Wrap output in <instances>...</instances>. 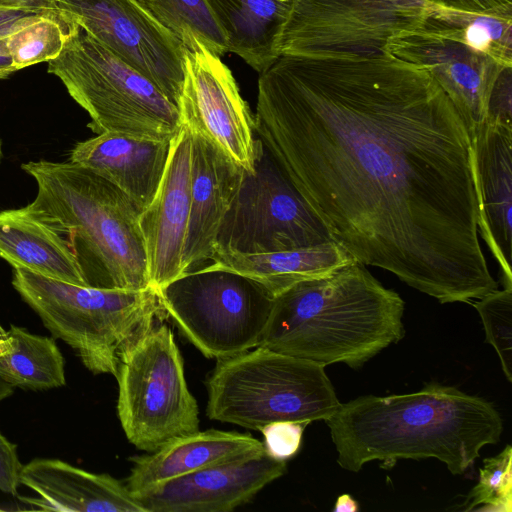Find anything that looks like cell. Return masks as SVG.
I'll use <instances>...</instances> for the list:
<instances>
[{
  "mask_svg": "<svg viewBox=\"0 0 512 512\" xmlns=\"http://www.w3.org/2000/svg\"><path fill=\"white\" fill-rule=\"evenodd\" d=\"M192 134L190 215L182 274L200 269L210 261L220 225L245 172L209 140Z\"/></svg>",
  "mask_w": 512,
  "mask_h": 512,
  "instance_id": "obj_18",
  "label": "cell"
},
{
  "mask_svg": "<svg viewBox=\"0 0 512 512\" xmlns=\"http://www.w3.org/2000/svg\"><path fill=\"white\" fill-rule=\"evenodd\" d=\"M67 34L68 22L56 11L32 12L15 21L6 36L15 69L56 58Z\"/></svg>",
  "mask_w": 512,
  "mask_h": 512,
  "instance_id": "obj_28",
  "label": "cell"
},
{
  "mask_svg": "<svg viewBox=\"0 0 512 512\" xmlns=\"http://www.w3.org/2000/svg\"><path fill=\"white\" fill-rule=\"evenodd\" d=\"M306 422L278 421L263 426L264 448L274 459L287 461L295 456L302 443Z\"/></svg>",
  "mask_w": 512,
  "mask_h": 512,
  "instance_id": "obj_31",
  "label": "cell"
},
{
  "mask_svg": "<svg viewBox=\"0 0 512 512\" xmlns=\"http://www.w3.org/2000/svg\"><path fill=\"white\" fill-rule=\"evenodd\" d=\"M193 134L185 125L171 141L167 165L149 205L139 214L149 285L158 290L182 275L190 215Z\"/></svg>",
  "mask_w": 512,
  "mask_h": 512,
  "instance_id": "obj_16",
  "label": "cell"
},
{
  "mask_svg": "<svg viewBox=\"0 0 512 512\" xmlns=\"http://www.w3.org/2000/svg\"><path fill=\"white\" fill-rule=\"evenodd\" d=\"M385 51L429 71L461 115L474 142L493 86L507 67L464 44L420 30L391 37Z\"/></svg>",
  "mask_w": 512,
  "mask_h": 512,
  "instance_id": "obj_14",
  "label": "cell"
},
{
  "mask_svg": "<svg viewBox=\"0 0 512 512\" xmlns=\"http://www.w3.org/2000/svg\"><path fill=\"white\" fill-rule=\"evenodd\" d=\"M359 504L349 494L340 495L334 505V512H357Z\"/></svg>",
  "mask_w": 512,
  "mask_h": 512,
  "instance_id": "obj_38",
  "label": "cell"
},
{
  "mask_svg": "<svg viewBox=\"0 0 512 512\" xmlns=\"http://www.w3.org/2000/svg\"><path fill=\"white\" fill-rule=\"evenodd\" d=\"M259 74L257 138L355 262L442 304L498 289L474 142L425 67L386 51L280 55Z\"/></svg>",
  "mask_w": 512,
  "mask_h": 512,
  "instance_id": "obj_1",
  "label": "cell"
},
{
  "mask_svg": "<svg viewBox=\"0 0 512 512\" xmlns=\"http://www.w3.org/2000/svg\"><path fill=\"white\" fill-rule=\"evenodd\" d=\"M330 241L327 229L257 138L254 172H244L215 250L259 254Z\"/></svg>",
  "mask_w": 512,
  "mask_h": 512,
  "instance_id": "obj_11",
  "label": "cell"
},
{
  "mask_svg": "<svg viewBox=\"0 0 512 512\" xmlns=\"http://www.w3.org/2000/svg\"><path fill=\"white\" fill-rule=\"evenodd\" d=\"M141 1H144V0H141Z\"/></svg>",
  "mask_w": 512,
  "mask_h": 512,
  "instance_id": "obj_45",
  "label": "cell"
},
{
  "mask_svg": "<svg viewBox=\"0 0 512 512\" xmlns=\"http://www.w3.org/2000/svg\"><path fill=\"white\" fill-rule=\"evenodd\" d=\"M0 7H15V8H18L13 3H11L9 0H0Z\"/></svg>",
  "mask_w": 512,
  "mask_h": 512,
  "instance_id": "obj_41",
  "label": "cell"
},
{
  "mask_svg": "<svg viewBox=\"0 0 512 512\" xmlns=\"http://www.w3.org/2000/svg\"><path fill=\"white\" fill-rule=\"evenodd\" d=\"M12 285L54 338L93 374H117L121 350L162 308L153 288L132 291L77 285L14 268Z\"/></svg>",
  "mask_w": 512,
  "mask_h": 512,
  "instance_id": "obj_5",
  "label": "cell"
},
{
  "mask_svg": "<svg viewBox=\"0 0 512 512\" xmlns=\"http://www.w3.org/2000/svg\"><path fill=\"white\" fill-rule=\"evenodd\" d=\"M431 5L398 0H291L276 52L302 57L379 54L391 37L420 29Z\"/></svg>",
  "mask_w": 512,
  "mask_h": 512,
  "instance_id": "obj_10",
  "label": "cell"
},
{
  "mask_svg": "<svg viewBox=\"0 0 512 512\" xmlns=\"http://www.w3.org/2000/svg\"><path fill=\"white\" fill-rule=\"evenodd\" d=\"M410 4H416V5H427L429 2L426 0H398Z\"/></svg>",
  "mask_w": 512,
  "mask_h": 512,
  "instance_id": "obj_40",
  "label": "cell"
},
{
  "mask_svg": "<svg viewBox=\"0 0 512 512\" xmlns=\"http://www.w3.org/2000/svg\"><path fill=\"white\" fill-rule=\"evenodd\" d=\"M6 333V330L3 328V326L0 324V336H4Z\"/></svg>",
  "mask_w": 512,
  "mask_h": 512,
  "instance_id": "obj_43",
  "label": "cell"
},
{
  "mask_svg": "<svg viewBox=\"0 0 512 512\" xmlns=\"http://www.w3.org/2000/svg\"><path fill=\"white\" fill-rule=\"evenodd\" d=\"M153 16L183 45L201 42L221 57L229 52L226 35L206 0H144Z\"/></svg>",
  "mask_w": 512,
  "mask_h": 512,
  "instance_id": "obj_27",
  "label": "cell"
},
{
  "mask_svg": "<svg viewBox=\"0 0 512 512\" xmlns=\"http://www.w3.org/2000/svg\"><path fill=\"white\" fill-rule=\"evenodd\" d=\"M2 156H3V151H2V140H1V137H0V163H1V160H2Z\"/></svg>",
  "mask_w": 512,
  "mask_h": 512,
  "instance_id": "obj_42",
  "label": "cell"
},
{
  "mask_svg": "<svg viewBox=\"0 0 512 512\" xmlns=\"http://www.w3.org/2000/svg\"><path fill=\"white\" fill-rule=\"evenodd\" d=\"M266 450L161 482L135 494L146 512H228L286 472Z\"/></svg>",
  "mask_w": 512,
  "mask_h": 512,
  "instance_id": "obj_15",
  "label": "cell"
},
{
  "mask_svg": "<svg viewBox=\"0 0 512 512\" xmlns=\"http://www.w3.org/2000/svg\"><path fill=\"white\" fill-rule=\"evenodd\" d=\"M22 10L31 12L56 11L55 0H9ZM57 12V11H56Z\"/></svg>",
  "mask_w": 512,
  "mask_h": 512,
  "instance_id": "obj_36",
  "label": "cell"
},
{
  "mask_svg": "<svg viewBox=\"0 0 512 512\" xmlns=\"http://www.w3.org/2000/svg\"><path fill=\"white\" fill-rule=\"evenodd\" d=\"M221 25L229 52L261 73L279 56L276 40L291 0H206Z\"/></svg>",
  "mask_w": 512,
  "mask_h": 512,
  "instance_id": "obj_24",
  "label": "cell"
},
{
  "mask_svg": "<svg viewBox=\"0 0 512 512\" xmlns=\"http://www.w3.org/2000/svg\"><path fill=\"white\" fill-rule=\"evenodd\" d=\"M13 392H14V387L11 386L10 384H8L7 382H5L0 377V402H2L4 399L11 396L13 394Z\"/></svg>",
  "mask_w": 512,
  "mask_h": 512,
  "instance_id": "obj_39",
  "label": "cell"
},
{
  "mask_svg": "<svg viewBox=\"0 0 512 512\" xmlns=\"http://www.w3.org/2000/svg\"><path fill=\"white\" fill-rule=\"evenodd\" d=\"M477 485L463 503L464 511L512 510V448L507 445L498 455L486 458Z\"/></svg>",
  "mask_w": 512,
  "mask_h": 512,
  "instance_id": "obj_29",
  "label": "cell"
},
{
  "mask_svg": "<svg viewBox=\"0 0 512 512\" xmlns=\"http://www.w3.org/2000/svg\"><path fill=\"white\" fill-rule=\"evenodd\" d=\"M265 450L251 434L210 429L175 437L157 450L131 457L125 484L135 495L161 482Z\"/></svg>",
  "mask_w": 512,
  "mask_h": 512,
  "instance_id": "obj_21",
  "label": "cell"
},
{
  "mask_svg": "<svg viewBox=\"0 0 512 512\" xmlns=\"http://www.w3.org/2000/svg\"><path fill=\"white\" fill-rule=\"evenodd\" d=\"M177 108L181 125L209 140L247 173L254 172V115L229 67L199 41L192 49L184 48Z\"/></svg>",
  "mask_w": 512,
  "mask_h": 512,
  "instance_id": "obj_13",
  "label": "cell"
},
{
  "mask_svg": "<svg viewBox=\"0 0 512 512\" xmlns=\"http://www.w3.org/2000/svg\"><path fill=\"white\" fill-rule=\"evenodd\" d=\"M171 141L106 132L78 142L71 150L69 161L112 183L141 213L159 187Z\"/></svg>",
  "mask_w": 512,
  "mask_h": 512,
  "instance_id": "obj_20",
  "label": "cell"
},
{
  "mask_svg": "<svg viewBox=\"0 0 512 512\" xmlns=\"http://www.w3.org/2000/svg\"><path fill=\"white\" fill-rule=\"evenodd\" d=\"M0 377L24 390L58 388L66 384L65 361L54 338L12 325L0 336Z\"/></svg>",
  "mask_w": 512,
  "mask_h": 512,
  "instance_id": "obj_25",
  "label": "cell"
},
{
  "mask_svg": "<svg viewBox=\"0 0 512 512\" xmlns=\"http://www.w3.org/2000/svg\"><path fill=\"white\" fill-rule=\"evenodd\" d=\"M0 258L14 268L87 286L68 241L27 206L0 211Z\"/></svg>",
  "mask_w": 512,
  "mask_h": 512,
  "instance_id": "obj_22",
  "label": "cell"
},
{
  "mask_svg": "<svg viewBox=\"0 0 512 512\" xmlns=\"http://www.w3.org/2000/svg\"><path fill=\"white\" fill-rule=\"evenodd\" d=\"M163 312L207 358L260 345L274 297L260 283L204 266L156 290Z\"/></svg>",
  "mask_w": 512,
  "mask_h": 512,
  "instance_id": "obj_9",
  "label": "cell"
},
{
  "mask_svg": "<svg viewBox=\"0 0 512 512\" xmlns=\"http://www.w3.org/2000/svg\"><path fill=\"white\" fill-rule=\"evenodd\" d=\"M486 333V342L496 350L503 372L512 382V288L495 290L473 303Z\"/></svg>",
  "mask_w": 512,
  "mask_h": 512,
  "instance_id": "obj_30",
  "label": "cell"
},
{
  "mask_svg": "<svg viewBox=\"0 0 512 512\" xmlns=\"http://www.w3.org/2000/svg\"><path fill=\"white\" fill-rule=\"evenodd\" d=\"M435 5L467 12H512V0H426Z\"/></svg>",
  "mask_w": 512,
  "mask_h": 512,
  "instance_id": "obj_34",
  "label": "cell"
},
{
  "mask_svg": "<svg viewBox=\"0 0 512 512\" xmlns=\"http://www.w3.org/2000/svg\"><path fill=\"white\" fill-rule=\"evenodd\" d=\"M20 484L39 496L22 499L33 510L146 512L125 483L59 459L36 458L23 465Z\"/></svg>",
  "mask_w": 512,
  "mask_h": 512,
  "instance_id": "obj_19",
  "label": "cell"
},
{
  "mask_svg": "<svg viewBox=\"0 0 512 512\" xmlns=\"http://www.w3.org/2000/svg\"><path fill=\"white\" fill-rule=\"evenodd\" d=\"M403 312L399 294L352 262L275 296L259 346L356 369L403 338Z\"/></svg>",
  "mask_w": 512,
  "mask_h": 512,
  "instance_id": "obj_3",
  "label": "cell"
},
{
  "mask_svg": "<svg viewBox=\"0 0 512 512\" xmlns=\"http://www.w3.org/2000/svg\"><path fill=\"white\" fill-rule=\"evenodd\" d=\"M21 167L37 184L27 208L68 241L87 286L151 288L140 213L121 190L70 161H29Z\"/></svg>",
  "mask_w": 512,
  "mask_h": 512,
  "instance_id": "obj_4",
  "label": "cell"
},
{
  "mask_svg": "<svg viewBox=\"0 0 512 512\" xmlns=\"http://www.w3.org/2000/svg\"><path fill=\"white\" fill-rule=\"evenodd\" d=\"M117 412L136 448L153 452L199 430V409L170 327L152 322L120 352Z\"/></svg>",
  "mask_w": 512,
  "mask_h": 512,
  "instance_id": "obj_8",
  "label": "cell"
},
{
  "mask_svg": "<svg viewBox=\"0 0 512 512\" xmlns=\"http://www.w3.org/2000/svg\"><path fill=\"white\" fill-rule=\"evenodd\" d=\"M210 261L205 266L232 271L253 279L264 286L273 297L297 283L324 277L355 262L334 241L259 254L215 250Z\"/></svg>",
  "mask_w": 512,
  "mask_h": 512,
  "instance_id": "obj_23",
  "label": "cell"
},
{
  "mask_svg": "<svg viewBox=\"0 0 512 512\" xmlns=\"http://www.w3.org/2000/svg\"><path fill=\"white\" fill-rule=\"evenodd\" d=\"M418 30L464 44L512 67V12H467L432 3Z\"/></svg>",
  "mask_w": 512,
  "mask_h": 512,
  "instance_id": "obj_26",
  "label": "cell"
},
{
  "mask_svg": "<svg viewBox=\"0 0 512 512\" xmlns=\"http://www.w3.org/2000/svg\"><path fill=\"white\" fill-rule=\"evenodd\" d=\"M325 421L337 463L352 472L373 460L386 467L398 459L436 458L453 475L463 474L503 430L492 403L434 382L409 394L360 396Z\"/></svg>",
  "mask_w": 512,
  "mask_h": 512,
  "instance_id": "obj_2",
  "label": "cell"
},
{
  "mask_svg": "<svg viewBox=\"0 0 512 512\" xmlns=\"http://www.w3.org/2000/svg\"><path fill=\"white\" fill-rule=\"evenodd\" d=\"M67 22L64 48L47 71L88 113L87 127L96 134L172 140L181 128L177 106L80 25Z\"/></svg>",
  "mask_w": 512,
  "mask_h": 512,
  "instance_id": "obj_7",
  "label": "cell"
},
{
  "mask_svg": "<svg viewBox=\"0 0 512 512\" xmlns=\"http://www.w3.org/2000/svg\"><path fill=\"white\" fill-rule=\"evenodd\" d=\"M206 388L209 419L252 430L326 420L341 404L324 366L263 346L218 359Z\"/></svg>",
  "mask_w": 512,
  "mask_h": 512,
  "instance_id": "obj_6",
  "label": "cell"
},
{
  "mask_svg": "<svg viewBox=\"0 0 512 512\" xmlns=\"http://www.w3.org/2000/svg\"><path fill=\"white\" fill-rule=\"evenodd\" d=\"M8 29L0 31V80L8 78L17 71L7 47L6 36Z\"/></svg>",
  "mask_w": 512,
  "mask_h": 512,
  "instance_id": "obj_35",
  "label": "cell"
},
{
  "mask_svg": "<svg viewBox=\"0 0 512 512\" xmlns=\"http://www.w3.org/2000/svg\"><path fill=\"white\" fill-rule=\"evenodd\" d=\"M55 6L177 106L184 47L141 0H55Z\"/></svg>",
  "mask_w": 512,
  "mask_h": 512,
  "instance_id": "obj_12",
  "label": "cell"
},
{
  "mask_svg": "<svg viewBox=\"0 0 512 512\" xmlns=\"http://www.w3.org/2000/svg\"><path fill=\"white\" fill-rule=\"evenodd\" d=\"M32 13L15 7H0V31L10 28L15 21Z\"/></svg>",
  "mask_w": 512,
  "mask_h": 512,
  "instance_id": "obj_37",
  "label": "cell"
},
{
  "mask_svg": "<svg viewBox=\"0 0 512 512\" xmlns=\"http://www.w3.org/2000/svg\"><path fill=\"white\" fill-rule=\"evenodd\" d=\"M479 233L512 288V127L483 121L474 137Z\"/></svg>",
  "mask_w": 512,
  "mask_h": 512,
  "instance_id": "obj_17",
  "label": "cell"
},
{
  "mask_svg": "<svg viewBox=\"0 0 512 512\" xmlns=\"http://www.w3.org/2000/svg\"><path fill=\"white\" fill-rule=\"evenodd\" d=\"M23 464L20 462L16 445L0 432V490L15 495L20 485Z\"/></svg>",
  "mask_w": 512,
  "mask_h": 512,
  "instance_id": "obj_33",
  "label": "cell"
},
{
  "mask_svg": "<svg viewBox=\"0 0 512 512\" xmlns=\"http://www.w3.org/2000/svg\"><path fill=\"white\" fill-rule=\"evenodd\" d=\"M0 510H3L2 508H0Z\"/></svg>",
  "mask_w": 512,
  "mask_h": 512,
  "instance_id": "obj_44",
  "label": "cell"
},
{
  "mask_svg": "<svg viewBox=\"0 0 512 512\" xmlns=\"http://www.w3.org/2000/svg\"><path fill=\"white\" fill-rule=\"evenodd\" d=\"M484 121L512 127V67L505 68L497 78Z\"/></svg>",
  "mask_w": 512,
  "mask_h": 512,
  "instance_id": "obj_32",
  "label": "cell"
}]
</instances>
